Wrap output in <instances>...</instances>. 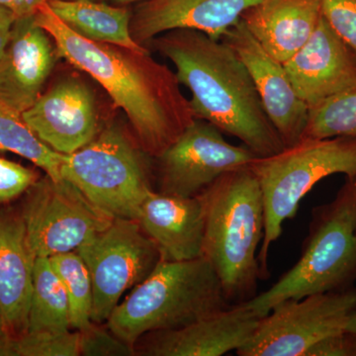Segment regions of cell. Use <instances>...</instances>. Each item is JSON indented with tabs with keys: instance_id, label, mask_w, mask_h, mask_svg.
Wrapping results in <instances>:
<instances>
[{
	"instance_id": "1",
	"label": "cell",
	"mask_w": 356,
	"mask_h": 356,
	"mask_svg": "<svg viewBox=\"0 0 356 356\" xmlns=\"http://www.w3.org/2000/svg\"><path fill=\"white\" fill-rule=\"evenodd\" d=\"M34 15L55 42L58 57L95 79L123 110L136 144L147 156L163 154L195 120L177 74L152 57L149 49L133 50L83 38L48 2Z\"/></svg>"
},
{
	"instance_id": "2",
	"label": "cell",
	"mask_w": 356,
	"mask_h": 356,
	"mask_svg": "<svg viewBox=\"0 0 356 356\" xmlns=\"http://www.w3.org/2000/svg\"><path fill=\"white\" fill-rule=\"evenodd\" d=\"M151 42L175 65L180 84L191 90L196 118L240 140L259 158L284 149L250 72L231 47L192 29L172 30Z\"/></svg>"
},
{
	"instance_id": "3",
	"label": "cell",
	"mask_w": 356,
	"mask_h": 356,
	"mask_svg": "<svg viewBox=\"0 0 356 356\" xmlns=\"http://www.w3.org/2000/svg\"><path fill=\"white\" fill-rule=\"evenodd\" d=\"M199 196L205 216L203 257L232 305L245 303L257 295L261 280L257 252L266 217L259 180L245 166L225 173Z\"/></svg>"
},
{
	"instance_id": "4",
	"label": "cell",
	"mask_w": 356,
	"mask_h": 356,
	"mask_svg": "<svg viewBox=\"0 0 356 356\" xmlns=\"http://www.w3.org/2000/svg\"><path fill=\"white\" fill-rule=\"evenodd\" d=\"M231 306L205 257L184 261L161 259L146 280L116 306L106 325L134 346L147 334L179 329Z\"/></svg>"
},
{
	"instance_id": "5",
	"label": "cell",
	"mask_w": 356,
	"mask_h": 356,
	"mask_svg": "<svg viewBox=\"0 0 356 356\" xmlns=\"http://www.w3.org/2000/svg\"><path fill=\"white\" fill-rule=\"evenodd\" d=\"M356 284V222L346 184L330 202L314 208L308 236L294 264L266 291L245 306L262 318L280 302Z\"/></svg>"
},
{
	"instance_id": "6",
	"label": "cell",
	"mask_w": 356,
	"mask_h": 356,
	"mask_svg": "<svg viewBox=\"0 0 356 356\" xmlns=\"http://www.w3.org/2000/svg\"><path fill=\"white\" fill-rule=\"evenodd\" d=\"M264 197V238L257 257L261 280L268 277V254L283 224L295 218L300 202L316 184L334 175L356 177V138L302 139L280 153L257 158L250 165Z\"/></svg>"
},
{
	"instance_id": "7",
	"label": "cell",
	"mask_w": 356,
	"mask_h": 356,
	"mask_svg": "<svg viewBox=\"0 0 356 356\" xmlns=\"http://www.w3.org/2000/svg\"><path fill=\"white\" fill-rule=\"evenodd\" d=\"M144 154L111 124L86 146L65 154L60 175L112 217L138 221L140 206L154 191Z\"/></svg>"
},
{
	"instance_id": "8",
	"label": "cell",
	"mask_w": 356,
	"mask_h": 356,
	"mask_svg": "<svg viewBox=\"0 0 356 356\" xmlns=\"http://www.w3.org/2000/svg\"><path fill=\"white\" fill-rule=\"evenodd\" d=\"M356 313V286L288 299L259 320L240 356H305L325 337L346 331Z\"/></svg>"
},
{
	"instance_id": "9",
	"label": "cell",
	"mask_w": 356,
	"mask_h": 356,
	"mask_svg": "<svg viewBox=\"0 0 356 356\" xmlns=\"http://www.w3.org/2000/svg\"><path fill=\"white\" fill-rule=\"evenodd\" d=\"M92 282L91 321L107 322L127 290L137 286L158 266L161 257L156 243L137 220L114 218L76 250Z\"/></svg>"
},
{
	"instance_id": "10",
	"label": "cell",
	"mask_w": 356,
	"mask_h": 356,
	"mask_svg": "<svg viewBox=\"0 0 356 356\" xmlns=\"http://www.w3.org/2000/svg\"><path fill=\"white\" fill-rule=\"evenodd\" d=\"M27 192L21 216L35 257L77 250L114 219L65 178L46 175Z\"/></svg>"
},
{
	"instance_id": "11",
	"label": "cell",
	"mask_w": 356,
	"mask_h": 356,
	"mask_svg": "<svg viewBox=\"0 0 356 356\" xmlns=\"http://www.w3.org/2000/svg\"><path fill=\"white\" fill-rule=\"evenodd\" d=\"M259 156L245 146L225 140L219 129L196 118L163 154L156 156L159 192L193 197L222 175L250 166Z\"/></svg>"
},
{
	"instance_id": "12",
	"label": "cell",
	"mask_w": 356,
	"mask_h": 356,
	"mask_svg": "<svg viewBox=\"0 0 356 356\" xmlns=\"http://www.w3.org/2000/svg\"><path fill=\"white\" fill-rule=\"evenodd\" d=\"M21 117L41 142L63 154L86 146L102 131L95 93L76 76L60 77Z\"/></svg>"
},
{
	"instance_id": "13",
	"label": "cell",
	"mask_w": 356,
	"mask_h": 356,
	"mask_svg": "<svg viewBox=\"0 0 356 356\" xmlns=\"http://www.w3.org/2000/svg\"><path fill=\"white\" fill-rule=\"evenodd\" d=\"M250 72L267 116L285 147L301 140L308 120V106L300 99L284 65L273 58L240 19L222 35Z\"/></svg>"
},
{
	"instance_id": "14",
	"label": "cell",
	"mask_w": 356,
	"mask_h": 356,
	"mask_svg": "<svg viewBox=\"0 0 356 356\" xmlns=\"http://www.w3.org/2000/svg\"><path fill=\"white\" fill-rule=\"evenodd\" d=\"M283 65L308 108L356 86V53L323 16L308 41Z\"/></svg>"
},
{
	"instance_id": "15",
	"label": "cell",
	"mask_w": 356,
	"mask_h": 356,
	"mask_svg": "<svg viewBox=\"0 0 356 356\" xmlns=\"http://www.w3.org/2000/svg\"><path fill=\"white\" fill-rule=\"evenodd\" d=\"M58 58L55 42L35 15L18 17L0 58V102L22 115L42 95Z\"/></svg>"
},
{
	"instance_id": "16",
	"label": "cell",
	"mask_w": 356,
	"mask_h": 356,
	"mask_svg": "<svg viewBox=\"0 0 356 356\" xmlns=\"http://www.w3.org/2000/svg\"><path fill=\"white\" fill-rule=\"evenodd\" d=\"M261 318L245 303L236 304L179 329L147 334L139 351L149 356L225 355L250 341Z\"/></svg>"
},
{
	"instance_id": "17",
	"label": "cell",
	"mask_w": 356,
	"mask_h": 356,
	"mask_svg": "<svg viewBox=\"0 0 356 356\" xmlns=\"http://www.w3.org/2000/svg\"><path fill=\"white\" fill-rule=\"evenodd\" d=\"M259 0H146L132 13L133 39L145 46L163 33L192 29L221 39Z\"/></svg>"
},
{
	"instance_id": "18",
	"label": "cell",
	"mask_w": 356,
	"mask_h": 356,
	"mask_svg": "<svg viewBox=\"0 0 356 356\" xmlns=\"http://www.w3.org/2000/svg\"><path fill=\"white\" fill-rule=\"evenodd\" d=\"M138 222L156 243L161 259L184 261L203 257L205 216L200 196L153 191L140 206Z\"/></svg>"
},
{
	"instance_id": "19",
	"label": "cell",
	"mask_w": 356,
	"mask_h": 356,
	"mask_svg": "<svg viewBox=\"0 0 356 356\" xmlns=\"http://www.w3.org/2000/svg\"><path fill=\"white\" fill-rule=\"evenodd\" d=\"M35 259L22 216L0 214V312L13 339L27 332Z\"/></svg>"
},
{
	"instance_id": "20",
	"label": "cell",
	"mask_w": 356,
	"mask_h": 356,
	"mask_svg": "<svg viewBox=\"0 0 356 356\" xmlns=\"http://www.w3.org/2000/svg\"><path fill=\"white\" fill-rule=\"evenodd\" d=\"M321 16L320 0H259L241 20L273 58L285 63L308 41Z\"/></svg>"
},
{
	"instance_id": "21",
	"label": "cell",
	"mask_w": 356,
	"mask_h": 356,
	"mask_svg": "<svg viewBox=\"0 0 356 356\" xmlns=\"http://www.w3.org/2000/svg\"><path fill=\"white\" fill-rule=\"evenodd\" d=\"M51 10L72 31L91 41L117 44L133 50H147L131 35L132 13L124 7L95 0H51Z\"/></svg>"
},
{
	"instance_id": "22",
	"label": "cell",
	"mask_w": 356,
	"mask_h": 356,
	"mask_svg": "<svg viewBox=\"0 0 356 356\" xmlns=\"http://www.w3.org/2000/svg\"><path fill=\"white\" fill-rule=\"evenodd\" d=\"M70 329L67 292L49 257H36L27 332Z\"/></svg>"
},
{
	"instance_id": "23",
	"label": "cell",
	"mask_w": 356,
	"mask_h": 356,
	"mask_svg": "<svg viewBox=\"0 0 356 356\" xmlns=\"http://www.w3.org/2000/svg\"><path fill=\"white\" fill-rule=\"evenodd\" d=\"M0 149L31 161L54 179H62L65 154L44 145L26 125L21 115L0 102Z\"/></svg>"
},
{
	"instance_id": "24",
	"label": "cell",
	"mask_w": 356,
	"mask_h": 356,
	"mask_svg": "<svg viewBox=\"0 0 356 356\" xmlns=\"http://www.w3.org/2000/svg\"><path fill=\"white\" fill-rule=\"evenodd\" d=\"M64 285L70 304V329L81 331L92 324V282L83 257L76 250L49 257Z\"/></svg>"
},
{
	"instance_id": "25",
	"label": "cell",
	"mask_w": 356,
	"mask_h": 356,
	"mask_svg": "<svg viewBox=\"0 0 356 356\" xmlns=\"http://www.w3.org/2000/svg\"><path fill=\"white\" fill-rule=\"evenodd\" d=\"M336 137L356 138V86L309 108L302 139Z\"/></svg>"
},
{
	"instance_id": "26",
	"label": "cell",
	"mask_w": 356,
	"mask_h": 356,
	"mask_svg": "<svg viewBox=\"0 0 356 356\" xmlns=\"http://www.w3.org/2000/svg\"><path fill=\"white\" fill-rule=\"evenodd\" d=\"M79 331L27 332L11 339L13 356H79Z\"/></svg>"
},
{
	"instance_id": "27",
	"label": "cell",
	"mask_w": 356,
	"mask_h": 356,
	"mask_svg": "<svg viewBox=\"0 0 356 356\" xmlns=\"http://www.w3.org/2000/svg\"><path fill=\"white\" fill-rule=\"evenodd\" d=\"M79 355L84 356H132L137 355L133 346L92 323L79 331Z\"/></svg>"
},
{
	"instance_id": "28",
	"label": "cell",
	"mask_w": 356,
	"mask_h": 356,
	"mask_svg": "<svg viewBox=\"0 0 356 356\" xmlns=\"http://www.w3.org/2000/svg\"><path fill=\"white\" fill-rule=\"evenodd\" d=\"M321 13L356 53V0H320Z\"/></svg>"
},
{
	"instance_id": "29",
	"label": "cell",
	"mask_w": 356,
	"mask_h": 356,
	"mask_svg": "<svg viewBox=\"0 0 356 356\" xmlns=\"http://www.w3.org/2000/svg\"><path fill=\"white\" fill-rule=\"evenodd\" d=\"M38 179V172L35 170L0 158V203L17 198Z\"/></svg>"
},
{
	"instance_id": "30",
	"label": "cell",
	"mask_w": 356,
	"mask_h": 356,
	"mask_svg": "<svg viewBox=\"0 0 356 356\" xmlns=\"http://www.w3.org/2000/svg\"><path fill=\"white\" fill-rule=\"evenodd\" d=\"M305 356H356V332L344 331L325 337Z\"/></svg>"
},
{
	"instance_id": "31",
	"label": "cell",
	"mask_w": 356,
	"mask_h": 356,
	"mask_svg": "<svg viewBox=\"0 0 356 356\" xmlns=\"http://www.w3.org/2000/svg\"><path fill=\"white\" fill-rule=\"evenodd\" d=\"M51 0H0L1 6L7 7L18 17L34 15L39 6Z\"/></svg>"
},
{
	"instance_id": "32",
	"label": "cell",
	"mask_w": 356,
	"mask_h": 356,
	"mask_svg": "<svg viewBox=\"0 0 356 356\" xmlns=\"http://www.w3.org/2000/svg\"><path fill=\"white\" fill-rule=\"evenodd\" d=\"M16 19L17 16L10 9L0 4V58L6 51Z\"/></svg>"
},
{
	"instance_id": "33",
	"label": "cell",
	"mask_w": 356,
	"mask_h": 356,
	"mask_svg": "<svg viewBox=\"0 0 356 356\" xmlns=\"http://www.w3.org/2000/svg\"><path fill=\"white\" fill-rule=\"evenodd\" d=\"M11 339L8 336L0 337V356H13Z\"/></svg>"
},
{
	"instance_id": "34",
	"label": "cell",
	"mask_w": 356,
	"mask_h": 356,
	"mask_svg": "<svg viewBox=\"0 0 356 356\" xmlns=\"http://www.w3.org/2000/svg\"><path fill=\"white\" fill-rule=\"evenodd\" d=\"M346 184L348 185L350 188L351 199H353V211H355V222H356V177L348 179L346 178Z\"/></svg>"
},
{
	"instance_id": "35",
	"label": "cell",
	"mask_w": 356,
	"mask_h": 356,
	"mask_svg": "<svg viewBox=\"0 0 356 356\" xmlns=\"http://www.w3.org/2000/svg\"><path fill=\"white\" fill-rule=\"evenodd\" d=\"M346 331L356 332V313L351 317L350 322H348Z\"/></svg>"
},
{
	"instance_id": "36",
	"label": "cell",
	"mask_w": 356,
	"mask_h": 356,
	"mask_svg": "<svg viewBox=\"0 0 356 356\" xmlns=\"http://www.w3.org/2000/svg\"><path fill=\"white\" fill-rule=\"evenodd\" d=\"M7 337L6 327H4L3 318L0 312V337Z\"/></svg>"
},
{
	"instance_id": "37",
	"label": "cell",
	"mask_w": 356,
	"mask_h": 356,
	"mask_svg": "<svg viewBox=\"0 0 356 356\" xmlns=\"http://www.w3.org/2000/svg\"><path fill=\"white\" fill-rule=\"evenodd\" d=\"M111 1L117 4H130L133 3V2L140 1V0H111ZM142 1H146V0H142Z\"/></svg>"
},
{
	"instance_id": "38",
	"label": "cell",
	"mask_w": 356,
	"mask_h": 356,
	"mask_svg": "<svg viewBox=\"0 0 356 356\" xmlns=\"http://www.w3.org/2000/svg\"><path fill=\"white\" fill-rule=\"evenodd\" d=\"M95 1H96V0H95Z\"/></svg>"
}]
</instances>
